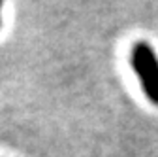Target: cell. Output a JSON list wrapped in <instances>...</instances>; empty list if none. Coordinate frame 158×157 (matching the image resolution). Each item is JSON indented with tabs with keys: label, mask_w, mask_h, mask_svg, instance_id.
I'll list each match as a JSON object with an SVG mask.
<instances>
[{
	"label": "cell",
	"mask_w": 158,
	"mask_h": 157,
	"mask_svg": "<svg viewBox=\"0 0 158 157\" xmlns=\"http://www.w3.org/2000/svg\"><path fill=\"white\" fill-rule=\"evenodd\" d=\"M130 66L134 68L149 102L158 106V55L147 40H137L132 44Z\"/></svg>",
	"instance_id": "cell-1"
},
{
	"label": "cell",
	"mask_w": 158,
	"mask_h": 157,
	"mask_svg": "<svg viewBox=\"0 0 158 157\" xmlns=\"http://www.w3.org/2000/svg\"><path fill=\"white\" fill-rule=\"evenodd\" d=\"M0 10H2V2H0ZM0 25H2V15H0Z\"/></svg>",
	"instance_id": "cell-2"
}]
</instances>
